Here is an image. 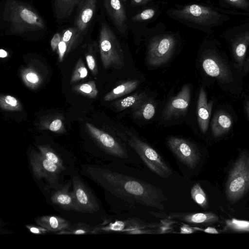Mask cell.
Returning a JSON list of instances; mask_svg holds the SVG:
<instances>
[{"instance_id": "7a4b0ae2", "label": "cell", "mask_w": 249, "mask_h": 249, "mask_svg": "<svg viewBox=\"0 0 249 249\" xmlns=\"http://www.w3.org/2000/svg\"><path fill=\"white\" fill-rule=\"evenodd\" d=\"M0 26L4 33L24 36L45 31L44 20L29 4L21 0H2Z\"/></svg>"}, {"instance_id": "9c48e42d", "label": "cell", "mask_w": 249, "mask_h": 249, "mask_svg": "<svg viewBox=\"0 0 249 249\" xmlns=\"http://www.w3.org/2000/svg\"><path fill=\"white\" fill-rule=\"evenodd\" d=\"M158 223H147L138 219H127L116 220L107 225L94 227L93 234L99 232H120L127 234H144L156 232L155 230L159 227Z\"/></svg>"}, {"instance_id": "277c9868", "label": "cell", "mask_w": 249, "mask_h": 249, "mask_svg": "<svg viewBox=\"0 0 249 249\" xmlns=\"http://www.w3.org/2000/svg\"><path fill=\"white\" fill-rule=\"evenodd\" d=\"M98 44L103 67L121 69L124 63L123 50L115 33L102 16L100 17Z\"/></svg>"}, {"instance_id": "d6986e66", "label": "cell", "mask_w": 249, "mask_h": 249, "mask_svg": "<svg viewBox=\"0 0 249 249\" xmlns=\"http://www.w3.org/2000/svg\"><path fill=\"white\" fill-rule=\"evenodd\" d=\"M213 105L212 101L208 102L205 91L201 88L197 101V118L199 127L203 133H206L208 130Z\"/></svg>"}, {"instance_id": "f1b7e54d", "label": "cell", "mask_w": 249, "mask_h": 249, "mask_svg": "<svg viewBox=\"0 0 249 249\" xmlns=\"http://www.w3.org/2000/svg\"><path fill=\"white\" fill-rule=\"evenodd\" d=\"M0 107L1 109L8 111H19L23 107L20 102L16 97L10 95H1Z\"/></svg>"}, {"instance_id": "b9f144b4", "label": "cell", "mask_w": 249, "mask_h": 249, "mask_svg": "<svg viewBox=\"0 0 249 249\" xmlns=\"http://www.w3.org/2000/svg\"><path fill=\"white\" fill-rule=\"evenodd\" d=\"M153 0H131V4L133 7L144 5Z\"/></svg>"}, {"instance_id": "60d3db41", "label": "cell", "mask_w": 249, "mask_h": 249, "mask_svg": "<svg viewBox=\"0 0 249 249\" xmlns=\"http://www.w3.org/2000/svg\"><path fill=\"white\" fill-rule=\"evenodd\" d=\"M196 231L195 227H192L188 225H183L180 229V232L182 234H190Z\"/></svg>"}, {"instance_id": "8fae6325", "label": "cell", "mask_w": 249, "mask_h": 249, "mask_svg": "<svg viewBox=\"0 0 249 249\" xmlns=\"http://www.w3.org/2000/svg\"><path fill=\"white\" fill-rule=\"evenodd\" d=\"M167 144L174 155L183 164L190 169L197 165L200 160V154L192 142L180 138L170 137Z\"/></svg>"}, {"instance_id": "603a6c76", "label": "cell", "mask_w": 249, "mask_h": 249, "mask_svg": "<svg viewBox=\"0 0 249 249\" xmlns=\"http://www.w3.org/2000/svg\"><path fill=\"white\" fill-rule=\"evenodd\" d=\"M35 221L37 225L51 231H60L68 229L71 226L68 220L56 216H39Z\"/></svg>"}, {"instance_id": "836d02e7", "label": "cell", "mask_w": 249, "mask_h": 249, "mask_svg": "<svg viewBox=\"0 0 249 249\" xmlns=\"http://www.w3.org/2000/svg\"><path fill=\"white\" fill-rule=\"evenodd\" d=\"M88 71L82 58H79L73 71L71 78V83H76L85 78L88 75Z\"/></svg>"}, {"instance_id": "f35d334b", "label": "cell", "mask_w": 249, "mask_h": 249, "mask_svg": "<svg viewBox=\"0 0 249 249\" xmlns=\"http://www.w3.org/2000/svg\"><path fill=\"white\" fill-rule=\"evenodd\" d=\"M62 38V33H56L51 40V47L53 51H56Z\"/></svg>"}, {"instance_id": "d6a6232c", "label": "cell", "mask_w": 249, "mask_h": 249, "mask_svg": "<svg viewBox=\"0 0 249 249\" xmlns=\"http://www.w3.org/2000/svg\"><path fill=\"white\" fill-rule=\"evenodd\" d=\"M191 195L194 201L203 208H207L206 195L199 183L195 184L191 189Z\"/></svg>"}, {"instance_id": "7dc6e473", "label": "cell", "mask_w": 249, "mask_h": 249, "mask_svg": "<svg viewBox=\"0 0 249 249\" xmlns=\"http://www.w3.org/2000/svg\"><path fill=\"white\" fill-rule=\"evenodd\" d=\"M122 2H123L124 3H125L127 0H121Z\"/></svg>"}, {"instance_id": "30bf717a", "label": "cell", "mask_w": 249, "mask_h": 249, "mask_svg": "<svg viewBox=\"0 0 249 249\" xmlns=\"http://www.w3.org/2000/svg\"><path fill=\"white\" fill-rule=\"evenodd\" d=\"M203 70L208 75L214 77L222 83H230L232 81L231 71L217 51L209 48L204 52L202 61Z\"/></svg>"}, {"instance_id": "44dd1931", "label": "cell", "mask_w": 249, "mask_h": 249, "mask_svg": "<svg viewBox=\"0 0 249 249\" xmlns=\"http://www.w3.org/2000/svg\"><path fill=\"white\" fill-rule=\"evenodd\" d=\"M233 124L230 114L223 110L217 111L214 115L212 123L211 129L213 136L219 137L228 133Z\"/></svg>"}, {"instance_id": "ab89813d", "label": "cell", "mask_w": 249, "mask_h": 249, "mask_svg": "<svg viewBox=\"0 0 249 249\" xmlns=\"http://www.w3.org/2000/svg\"><path fill=\"white\" fill-rule=\"evenodd\" d=\"M26 228L29 231L34 234H43L45 233L48 231L40 226L26 225Z\"/></svg>"}, {"instance_id": "4dcf8cb0", "label": "cell", "mask_w": 249, "mask_h": 249, "mask_svg": "<svg viewBox=\"0 0 249 249\" xmlns=\"http://www.w3.org/2000/svg\"><path fill=\"white\" fill-rule=\"evenodd\" d=\"M37 147L41 154L45 158L57 165L62 170L65 169L62 160L51 148L44 145H38Z\"/></svg>"}, {"instance_id": "74e56055", "label": "cell", "mask_w": 249, "mask_h": 249, "mask_svg": "<svg viewBox=\"0 0 249 249\" xmlns=\"http://www.w3.org/2000/svg\"><path fill=\"white\" fill-rule=\"evenodd\" d=\"M48 129L53 132H62L64 130L63 122L59 119H55L49 124Z\"/></svg>"}, {"instance_id": "7bdbcfd3", "label": "cell", "mask_w": 249, "mask_h": 249, "mask_svg": "<svg viewBox=\"0 0 249 249\" xmlns=\"http://www.w3.org/2000/svg\"><path fill=\"white\" fill-rule=\"evenodd\" d=\"M195 228L197 230H199L201 231H203L205 232L212 234H218L219 232L218 231L214 228L212 227H208L204 229H200L198 228L195 227Z\"/></svg>"}, {"instance_id": "7402d4cb", "label": "cell", "mask_w": 249, "mask_h": 249, "mask_svg": "<svg viewBox=\"0 0 249 249\" xmlns=\"http://www.w3.org/2000/svg\"><path fill=\"white\" fill-rule=\"evenodd\" d=\"M71 182L55 192L52 196V202L66 210L75 211V199L73 191H69Z\"/></svg>"}, {"instance_id": "ffe728a7", "label": "cell", "mask_w": 249, "mask_h": 249, "mask_svg": "<svg viewBox=\"0 0 249 249\" xmlns=\"http://www.w3.org/2000/svg\"><path fill=\"white\" fill-rule=\"evenodd\" d=\"M81 0H53V15L58 23L66 21L76 9Z\"/></svg>"}, {"instance_id": "9a60e30c", "label": "cell", "mask_w": 249, "mask_h": 249, "mask_svg": "<svg viewBox=\"0 0 249 249\" xmlns=\"http://www.w3.org/2000/svg\"><path fill=\"white\" fill-rule=\"evenodd\" d=\"M98 0H81L76 10L73 26L83 36L89 33L97 14Z\"/></svg>"}, {"instance_id": "6da1fadb", "label": "cell", "mask_w": 249, "mask_h": 249, "mask_svg": "<svg viewBox=\"0 0 249 249\" xmlns=\"http://www.w3.org/2000/svg\"><path fill=\"white\" fill-rule=\"evenodd\" d=\"M88 175L104 189L130 203L160 210L167 200L158 187L139 179L107 169L88 167Z\"/></svg>"}, {"instance_id": "4316f807", "label": "cell", "mask_w": 249, "mask_h": 249, "mask_svg": "<svg viewBox=\"0 0 249 249\" xmlns=\"http://www.w3.org/2000/svg\"><path fill=\"white\" fill-rule=\"evenodd\" d=\"M20 75L24 84L31 89H37L42 82L40 75L33 68H26L21 69Z\"/></svg>"}, {"instance_id": "8d00e7d4", "label": "cell", "mask_w": 249, "mask_h": 249, "mask_svg": "<svg viewBox=\"0 0 249 249\" xmlns=\"http://www.w3.org/2000/svg\"><path fill=\"white\" fill-rule=\"evenodd\" d=\"M86 62L89 69L94 76L97 75L98 72V67L94 56L88 53L86 54Z\"/></svg>"}, {"instance_id": "bcb514c9", "label": "cell", "mask_w": 249, "mask_h": 249, "mask_svg": "<svg viewBox=\"0 0 249 249\" xmlns=\"http://www.w3.org/2000/svg\"><path fill=\"white\" fill-rule=\"evenodd\" d=\"M245 109L247 115L249 119V100L246 103Z\"/></svg>"}, {"instance_id": "e575fe53", "label": "cell", "mask_w": 249, "mask_h": 249, "mask_svg": "<svg viewBox=\"0 0 249 249\" xmlns=\"http://www.w3.org/2000/svg\"><path fill=\"white\" fill-rule=\"evenodd\" d=\"M134 111L135 115L142 116L146 120H150L155 115V107L151 102H144Z\"/></svg>"}, {"instance_id": "ac0fdd59", "label": "cell", "mask_w": 249, "mask_h": 249, "mask_svg": "<svg viewBox=\"0 0 249 249\" xmlns=\"http://www.w3.org/2000/svg\"><path fill=\"white\" fill-rule=\"evenodd\" d=\"M168 218L190 224L209 225L216 223L219 219L214 213L211 212L188 213H171Z\"/></svg>"}, {"instance_id": "8992f818", "label": "cell", "mask_w": 249, "mask_h": 249, "mask_svg": "<svg viewBox=\"0 0 249 249\" xmlns=\"http://www.w3.org/2000/svg\"><path fill=\"white\" fill-rule=\"evenodd\" d=\"M123 139L138 154L153 172L163 178L169 177L172 171L160 154L150 145L133 135Z\"/></svg>"}, {"instance_id": "1f68e13d", "label": "cell", "mask_w": 249, "mask_h": 249, "mask_svg": "<svg viewBox=\"0 0 249 249\" xmlns=\"http://www.w3.org/2000/svg\"><path fill=\"white\" fill-rule=\"evenodd\" d=\"M227 229L237 232H249V221L232 218L225 220Z\"/></svg>"}, {"instance_id": "5bb4252c", "label": "cell", "mask_w": 249, "mask_h": 249, "mask_svg": "<svg viewBox=\"0 0 249 249\" xmlns=\"http://www.w3.org/2000/svg\"><path fill=\"white\" fill-rule=\"evenodd\" d=\"M86 127L91 137L107 153L121 159H126L128 154L126 149L109 134L87 123Z\"/></svg>"}, {"instance_id": "d590c367", "label": "cell", "mask_w": 249, "mask_h": 249, "mask_svg": "<svg viewBox=\"0 0 249 249\" xmlns=\"http://www.w3.org/2000/svg\"><path fill=\"white\" fill-rule=\"evenodd\" d=\"M156 10L153 8L145 9L139 13L133 16L131 20L134 22H139L150 20L155 16Z\"/></svg>"}, {"instance_id": "e0dca14e", "label": "cell", "mask_w": 249, "mask_h": 249, "mask_svg": "<svg viewBox=\"0 0 249 249\" xmlns=\"http://www.w3.org/2000/svg\"><path fill=\"white\" fill-rule=\"evenodd\" d=\"M105 12L116 29L123 35L127 33V18L121 0H103Z\"/></svg>"}, {"instance_id": "3957f363", "label": "cell", "mask_w": 249, "mask_h": 249, "mask_svg": "<svg viewBox=\"0 0 249 249\" xmlns=\"http://www.w3.org/2000/svg\"><path fill=\"white\" fill-rule=\"evenodd\" d=\"M173 19L211 35L235 15L232 11L212 5L192 3L171 8L166 12Z\"/></svg>"}, {"instance_id": "d4e9b609", "label": "cell", "mask_w": 249, "mask_h": 249, "mask_svg": "<svg viewBox=\"0 0 249 249\" xmlns=\"http://www.w3.org/2000/svg\"><path fill=\"white\" fill-rule=\"evenodd\" d=\"M146 95L144 93H136L113 103L114 108L117 111H122L132 107L135 110L145 102Z\"/></svg>"}, {"instance_id": "7c38bea8", "label": "cell", "mask_w": 249, "mask_h": 249, "mask_svg": "<svg viewBox=\"0 0 249 249\" xmlns=\"http://www.w3.org/2000/svg\"><path fill=\"white\" fill-rule=\"evenodd\" d=\"M29 159L34 176L37 179L45 178L52 185H56L62 170L59 166L45 158L41 153L32 150Z\"/></svg>"}, {"instance_id": "cb8c5ba5", "label": "cell", "mask_w": 249, "mask_h": 249, "mask_svg": "<svg viewBox=\"0 0 249 249\" xmlns=\"http://www.w3.org/2000/svg\"><path fill=\"white\" fill-rule=\"evenodd\" d=\"M140 84L138 79L125 81L107 93L104 97L105 101H110L128 94L135 90Z\"/></svg>"}, {"instance_id": "52a82bcc", "label": "cell", "mask_w": 249, "mask_h": 249, "mask_svg": "<svg viewBox=\"0 0 249 249\" xmlns=\"http://www.w3.org/2000/svg\"><path fill=\"white\" fill-rule=\"evenodd\" d=\"M176 44L177 38L172 33H165L152 37L147 46V63L152 66L166 63L173 55Z\"/></svg>"}, {"instance_id": "f546056e", "label": "cell", "mask_w": 249, "mask_h": 249, "mask_svg": "<svg viewBox=\"0 0 249 249\" xmlns=\"http://www.w3.org/2000/svg\"><path fill=\"white\" fill-rule=\"evenodd\" d=\"M94 227L82 223H79L71 225L67 229L61 231L58 234H74L81 235L87 233H92Z\"/></svg>"}, {"instance_id": "4fadbf2b", "label": "cell", "mask_w": 249, "mask_h": 249, "mask_svg": "<svg viewBox=\"0 0 249 249\" xmlns=\"http://www.w3.org/2000/svg\"><path fill=\"white\" fill-rule=\"evenodd\" d=\"M75 199V211L93 213L98 211L99 205L94 196L77 176L72 178Z\"/></svg>"}, {"instance_id": "ba28073f", "label": "cell", "mask_w": 249, "mask_h": 249, "mask_svg": "<svg viewBox=\"0 0 249 249\" xmlns=\"http://www.w3.org/2000/svg\"><path fill=\"white\" fill-rule=\"evenodd\" d=\"M221 36L230 44L235 67L242 70L249 46V22L227 29Z\"/></svg>"}, {"instance_id": "83f0119b", "label": "cell", "mask_w": 249, "mask_h": 249, "mask_svg": "<svg viewBox=\"0 0 249 249\" xmlns=\"http://www.w3.org/2000/svg\"><path fill=\"white\" fill-rule=\"evenodd\" d=\"M72 89L74 92L89 98H95L98 94L95 82L93 80L76 85L72 87Z\"/></svg>"}, {"instance_id": "484cf974", "label": "cell", "mask_w": 249, "mask_h": 249, "mask_svg": "<svg viewBox=\"0 0 249 249\" xmlns=\"http://www.w3.org/2000/svg\"><path fill=\"white\" fill-rule=\"evenodd\" d=\"M221 7L233 12L235 15L249 17V0H219Z\"/></svg>"}, {"instance_id": "2e32d148", "label": "cell", "mask_w": 249, "mask_h": 249, "mask_svg": "<svg viewBox=\"0 0 249 249\" xmlns=\"http://www.w3.org/2000/svg\"><path fill=\"white\" fill-rule=\"evenodd\" d=\"M190 99V87L189 85H184L178 93L171 99L165 107L162 113L164 119L170 120L185 115L188 110Z\"/></svg>"}, {"instance_id": "ee69618b", "label": "cell", "mask_w": 249, "mask_h": 249, "mask_svg": "<svg viewBox=\"0 0 249 249\" xmlns=\"http://www.w3.org/2000/svg\"><path fill=\"white\" fill-rule=\"evenodd\" d=\"M242 69L244 73L249 71V57L245 60Z\"/></svg>"}, {"instance_id": "f6af8a7d", "label": "cell", "mask_w": 249, "mask_h": 249, "mask_svg": "<svg viewBox=\"0 0 249 249\" xmlns=\"http://www.w3.org/2000/svg\"><path fill=\"white\" fill-rule=\"evenodd\" d=\"M8 55V53L5 50L2 49L0 50V57L1 58H5L7 57Z\"/></svg>"}, {"instance_id": "5b68a950", "label": "cell", "mask_w": 249, "mask_h": 249, "mask_svg": "<svg viewBox=\"0 0 249 249\" xmlns=\"http://www.w3.org/2000/svg\"><path fill=\"white\" fill-rule=\"evenodd\" d=\"M249 190V153L242 152L229 173L225 186L228 201L234 204Z\"/></svg>"}, {"instance_id": "c3c4849f", "label": "cell", "mask_w": 249, "mask_h": 249, "mask_svg": "<svg viewBox=\"0 0 249 249\" xmlns=\"http://www.w3.org/2000/svg\"><path fill=\"white\" fill-rule=\"evenodd\" d=\"M206 0V1H207L208 3H211V1H210V0Z\"/></svg>"}]
</instances>
